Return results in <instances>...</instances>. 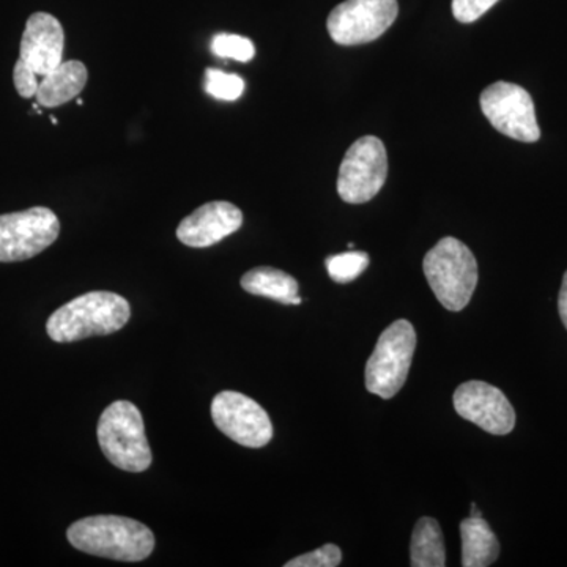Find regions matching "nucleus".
<instances>
[{
    "mask_svg": "<svg viewBox=\"0 0 567 567\" xmlns=\"http://www.w3.org/2000/svg\"><path fill=\"white\" fill-rule=\"evenodd\" d=\"M71 546L93 557L137 563L151 557L155 536L141 522L123 516H92L71 524Z\"/></svg>",
    "mask_w": 567,
    "mask_h": 567,
    "instance_id": "f257e3e1",
    "label": "nucleus"
},
{
    "mask_svg": "<svg viewBox=\"0 0 567 567\" xmlns=\"http://www.w3.org/2000/svg\"><path fill=\"white\" fill-rule=\"evenodd\" d=\"M132 317L128 301L112 292H89L63 305L48 319L52 341L69 344L92 336H107L122 330Z\"/></svg>",
    "mask_w": 567,
    "mask_h": 567,
    "instance_id": "f03ea898",
    "label": "nucleus"
},
{
    "mask_svg": "<svg viewBox=\"0 0 567 567\" xmlns=\"http://www.w3.org/2000/svg\"><path fill=\"white\" fill-rule=\"evenodd\" d=\"M424 275L447 311L466 308L475 293L477 262L472 249L454 237L440 240L424 257Z\"/></svg>",
    "mask_w": 567,
    "mask_h": 567,
    "instance_id": "7ed1b4c3",
    "label": "nucleus"
},
{
    "mask_svg": "<svg viewBox=\"0 0 567 567\" xmlns=\"http://www.w3.org/2000/svg\"><path fill=\"white\" fill-rule=\"evenodd\" d=\"M96 436L104 456L117 468L142 473L152 465L144 420L133 402H112L100 416Z\"/></svg>",
    "mask_w": 567,
    "mask_h": 567,
    "instance_id": "20e7f679",
    "label": "nucleus"
},
{
    "mask_svg": "<svg viewBox=\"0 0 567 567\" xmlns=\"http://www.w3.org/2000/svg\"><path fill=\"white\" fill-rule=\"evenodd\" d=\"M416 341L415 328L409 320H395L383 331L365 364L364 380L369 393L391 399L401 391L409 377Z\"/></svg>",
    "mask_w": 567,
    "mask_h": 567,
    "instance_id": "39448f33",
    "label": "nucleus"
},
{
    "mask_svg": "<svg viewBox=\"0 0 567 567\" xmlns=\"http://www.w3.org/2000/svg\"><path fill=\"white\" fill-rule=\"evenodd\" d=\"M61 234V223L47 207L0 215V262H22L50 248Z\"/></svg>",
    "mask_w": 567,
    "mask_h": 567,
    "instance_id": "423d86ee",
    "label": "nucleus"
},
{
    "mask_svg": "<svg viewBox=\"0 0 567 567\" xmlns=\"http://www.w3.org/2000/svg\"><path fill=\"white\" fill-rule=\"evenodd\" d=\"M386 177L385 145L375 136L361 137L350 145L339 167V197L347 204L369 203L383 188Z\"/></svg>",
    "mask_w": 567,
    "mask_h": 567,
    "instance_id": "0eeeda50",
    "label": "nucleus"
},
{
    "mask_svg": "<svg viewBox=\"0 0 567 567\" xmlns=\"http://www.w3.org/2000/svg\"><path fill=\"white\" fill-rule=\"evenodd\" d=\"M398 13V0H346L328 17V33L341 47L371 43L393 25Z\"/></svg>",
    "mask_w": 567,
    "mask_h": 567,
    "instance_id": "6e6552de",
    "label": "nucleus"
},
{
    "mask_svg": "<svg viewBox=\"0 0 567 567\" xmlns=\"http://www.w3.org/2000/svg\"><path fill=\"white\" fill-rule=\"evenodd\" d=\"M480 103L496 132L520 142L539 140L535 103L520 85L506 81L495 82L481 93Z\"/></svg>",
    "mask_w": 567,
    "mask_h": 567,
    "instance_id": "1a4fd4ad",
    "label": "nucleus"
},
{
    "mask_svg": "<svg viewBox=\"0 0 567 567\" xmlns=\"http://www.w3.org/2000/svg\"><path fill=\"white\" fill-rule=\"evenodd\" d=\"M216 427L238 445L264 447L274 439V424L264 406L237 391H223L212 402Z\"/></svg>",
    "mask_w": 567,
    "mask_h": 567,
    "instance_id": "9d476101",
    "label": "nucleus"
},
{
    "mask_svg": "<svg viewBox=\"0 0 567 567\" xmlns=\"http://www.w3.org/2000/svg\"><path fill=\"white\" fill-rule=\"evenodd\" d=\"M458 415L492 435H507L516 425V412L505 393L486 382L462 383L453 398Z\"/></svg>",
    "mask_w": 567,
    "mask_h": 567,
    "instance_id": "9b49d317",
    "label": "nucleus"
},
{
    "mask_svg": "<svg viewBox=\"0 0 567 567\" xmlns=\"http://www.w3.org/2000/svg\"><path fill=\"white\" fill-rule=\"evenodd\" d=\"M244 213L237 205L215 200L194 210L177 227V238L189 248H208L240 229Z\"/></svg>",
    "mask_w": 567,
    "mask_h": 567,
    "instance_id": "f8f14e48",
    "label": "nucleus"
},
{
    "mask_svg": "<svg viewBox=\"0 0 567 567\" xmlns=\"http://www.w3.org/2000/svg\"><path fill=\"white\" fill-rule=\"evenodd\" d=\"M65 32L58 18L50 13H33L22 33L20 59L40 78L62 63Z\"/></svg>",
    "mask_w": 567,
    "mask_h": 567,
    "instance_id": "ddd939ff",
    "label": "nucleus"
},
{
    "mask_svg": "<svg viewBox=\"0 0 567 567\" xmlns=\"http://www.w3.org/2000/svg\"><path fill=\"white\" fill-rule=\"evenodd\" d=\"M87 66L80 61L62 62L40 81L37 103L43 107H59L78 99L87 85Z\"/></svg>",
    "mask_w": 567,
    "mask_h": 567,
    "instance_id": "4468645a",
    "label": "nucleus"
},
{
    "mask_svg": "<svg viewBox=\"0 0 567 567\" xmlns=\"http://www.w3.org/2000/svg\"><path fill=\"white\" fill-rule=\"evenodd\" d=\"M462 566L487 567L499 555V543L483 517H468L461 524Z\"/></svg>",
    "mask_w": 567,
    "mask_h": 567,
    "instance_id": "2eb2a0df",
    "label": "nucleus"
},
{
    "mask_svg": "<svg viewBox=\"0 0 567 567\" xmlns=\"http://www.w3.org/2000/svg\"><path fill=\"white\" fill-rule=\"evenodd\" d=\"M241 287L248 293L270 298L282 305H301L297 279L278 268H252L241 278Z\"/></svg>",
    "mask_w": 567,
    "mask_h": 567,
    "instance_id": "dca6fc26",
    "label": "nucleus"
},
{
    "mask_svg": "<svg viewBox=\"0 0 567 567\" xmlns=\"http://www.w3.org/2000/svg\"><path fill=\"white\" fill-rule=\"evenodd\" d=\"M410 557L413 567H445L446 554L443 533L439 522L432 517H423L413 529Z\"/></svg>",
    "mask_w": 567,
    "mask_h": 567,
    "instance_id": "f3484780",
    "label": "nucleus"
},
{
    "mask_svg": "<svg viewBox=\"0 0 567 567\" xmlns=\"http://www.w3.org/2000/svg\"><path fill=\"white\" fill-rule=\"evenodd\" d=\"M327 270L330 278L338 284L352 282L363 275L369 267V256L363 251H349L328 257Z\"/></svg>",
    "mask_w": 567,
    "mask_h": 567,
    "instance_id": "a211bd4d",
    "label": "nucleus"
},
{
    "mask_svg": "<svg viewBox=\"0 0 567 567\" xmlns=\"http://www.w3.org/2000/svg\"><path fill=\"white\" fill-rule=\"evenodd\" d=\"M205 91L221 102H235L244 95L245 81L237 74L208 69L205 71Z\"/></svg>",
    "mask_w": 567,
    "mask_h": 567,
    "instance_id": "6ab92c4d",
    "label": "nucleus"
},
{
    "mask_svg": "<svg viewBox=\"0 0 567 567\" xmlns=\"http://www.w3.org/2000/svg\"><path fill=\"white\" fill-rule=\"evenodd\" d=\"M212 51L218 58L234 59L237 62H251L256 55L252 41L234 33H218L213 37Z\"/></svg>",
    "mask_w": 567,
    "mask_h": 567,
    "instance_id": "aec40b11",
    "label": "nucleus"
},
{
    "mask_svg": "<svg viewBox=\"0 0 567 567\" xmlns=\"http://www.w3.org/2000/svg\"><path fill=\"white\" fill-rule=\"evenodd\" d=\"M342 551L334 544L317 548L286 563V567H336L341 565Z\"/></svg>",
    "mask_w": 567,
    "mask_h": 567,
    "instance_id": "412c9836",
    "label": "nucleus"
},
{
    "mask_svg": "<svg viewBox=\"0 0 567 567\" xmlns=\"http://www.w3.org/2000/svg\"><path fill=\"white\" fill-rule=\"evenodd\" d=\"M498 0H453V14L458 22L470 24L487 13Z\"/></svg>",
    "mask_w": 567,
    "mask_h": 567,
    "instance_id": "4be33fe9",
    "label": "nucleus"
},
{
    "mask_svg": "<svg viewBox=\"0 0 567 567\" xmlns=\"http://www.w3.org/2000/svg\"><path fill=\"white\" fill-rule=\"evenodd\" d=\"M39 78V74L31 66L25 65L21 59H18L13 70V82L17 92L20 93L22 99H32V96L37 95L40 85Z\"/></svg>",
    "mask_w": 567,
    "mask_h": 567,
    "instance_id": "5701e85b",
    "label": "nucleus"
},
{
    "mask_svg": "<svg viewBox=\"0 0 567 567\" xmlns=\"http://www.w3.org/2000/svg\"><path fill=\"white\" fill-rule=\"evenodd\" d=\"M558 309L567 330V271L565 278H563L561 290H559Z\"/></svg>",
    "mask_w": 567,
    "mask_h": 567,
    "instance_id": "b1692460",
    "label": "nucleus"
},
{
    "mask_svg": "<svg viewBox=\"0 0 567 567\" xmlns=\"http://www.w3.org/2000/svg\"><path fill=\"white\" fill-rule=\"evenodd\" d=\"M470 517H483V514H481V511L477 509L476 505H472V516Z\"/></svg>",
    "mask_w": 567,
    "mask_h": 567,
    "instance_id": "393cba45",
    "label": "nucleus"
},
{
    "mask_svg": "<svg viewBox=\"0 0 567 567\" xmlns=\"http://www.w3.org/2000/svg\"><path fill=\"white\" fill-rule=\"evenodd\" d=\"M51 122L54 123V125H58V118L51 117Z\"/></svg>",
    "mask_w": 567,
    "mask_h": 567,
    "instance_id": "a878e982",
    "label": "nucleus"
}]
</instances>
